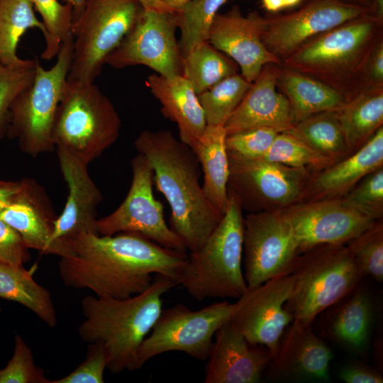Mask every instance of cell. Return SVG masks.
Listing matches in <instances>:
<instances>
[{
  "mask_svg": "<svg viewBox=\"0 0 383 383\" xmlns=\"http://www.w3.org/2000/svg\"><path fill=\"white\" fill-rule=\"evenodd\" d=\"M235 307V302L218 301L195 311L182 304L162 309L150 334L139 347L137 369L151 358L171 351L206 360L216 332L231 319Z\"/></svg>",
  "mask_w": 383,
  "mask_h": 383,
  "instance_id": "10",
  "label": "cell"
},
{
  "mask_svg": "<svg viewBox=\"0 0 383 383\" xmlns=\"http://www.w3.org/2000/svg\"><path fill=\"white\" fill-rule=\"evenodd\" d=\"M24 181L0 180V211L10 205L23 187Z\"/></svg>",
  "mask_w": 383,
  "mask_h": 383,
  "instance_id": "47",
  "label": "cell"
},
{
  "mask_svg": "<svg viewBox=\"0 0 383 383\" xmlns=\"http://www.w3.org/2000/svg\"><path fill=\"white\" fill-rule=\"evenodd\" d=\"M228 155V191L248 213L280 210L298 202L312 173L262 158Z\"/></svg>",
  "mask_w": 383,
  "mask_h": 383,
  "instance_id": "11",
  "label": "cell"
},
{
  "mask_svg": "<svg viewBox=\"0 0 383 383\" xmlns=\"http://www.w3.org/2000/svg\"><path fill=\"white\" fill-rule=\"evenodd\" d=\"M177 28V11L143 9L132 29L109 55L105 64L117 69L143 65L161 76L182 75Z\"/></svg>",
  "mask_w": 383,
  "mask_h": 383,
  "instance_id": "14",
  "label": "cell"
},
{
  "mask_svg": "<svg viewBox=\"0 0 383 383\" xmlns=\"http://www.w3.org/2000/svg\"><path fill=\"white\" fill-rule=\"evenodd\" d=\"M35 64L25 68H11L0 62V140L6 134L10 106L34 79Z\"/></svg>",
  "mask_w": 383,
  "mask_h": 383,
  "instance_id": "41",
  "label": "cell"
},
{
  "mask_svg": "<svg viewBox=\"0 0 383 383\" xmlns=\"http://www.w3.org/2000/svg\"><path fill=\"white\" fill-rule=\"evenodd\" d=\"M142 9L137 0H84L73 12V52L67 79L94 82Z\"/></svg>",
  "mask_w": 383,
  "mask_h": 383,
  "instance_id": "9",
  "label": "cell"
},
{
  "mask_svg": "<svg viewBox=\"0 0 383 383\" xmlns=\"http://www.w3.org/2000/svg\"><path fill=\"white\" fill-rule=\"evenodd\" d=\"M235 73L237 64L209 41L199 44L182 58V75L197 94Z\"/></svg>",
  "mask_w": 383,
  "mask_h": 383,
  "instance_id": "32",
  "label": "cell"
},
{
  "mask_svg": "<svg viewBox=\"0 0 383 383\" xmlns=\"http://www.w3.org/2000/svg\"><path fill=\"white\" fill-rule=\"evenodd\" d=\"M120 116L94 82L67 79L56 110L52 139L88 165L118 139Z\"/></svg>",
  "mask_w": 383,
  "mask_h": 383,
  "instance_id": "7",
  "label": "cell"
},
{
  "mask_svg": "<svg viewBox=\"0 0 383 383\" xmlns=\"http://www.w3.org/2000/svg\"><path fill=\"white\" fill-rule=\"evenodd\" d=\"M35 268L0 262V298L21 304L53 328L57 319L51 294L34 280Z\"/></svg>",
  "mask_w": 383,
  "mask_h": 383,
  "instance_id": "30",
  "label": "cell"
},
{
  "mask_svg": "<svg viewBox=\"0 0 383 383\" xmlns=\"http://www.w3.org/2000/svg\"><path fill=\"white\" fill-rule=\"evenodd\" d=\"M287 167L312 172L328 167L335 162L288 132L279 133L262 158Z\"/></svg>",
  "mask_w": 383,
  "mask_h": 383,
  "instance_id": "36",
  "label": "cell"
},
{
  "mask_svg": "<svg viewBox=\"0 0 383 383\" xmlns=\"http://www.w3.org/2000/svg\"><path fill=\"white\" fill-rule=\"evenodd\" d=\"M266 21L255 11L243 16L235 6L216 15L209 33V42L233 60L240 74L251 83L265 65L281 64L263 43Z\"/></svg>",
  "mask_w": 383,
  "mask_h": 383,
  "instance_id": "18",
  "label": "cell"
},
{
  "mask_svg": "<svg viewBox=\"0 0 383 383\" xmlns=\"http://www.w3.org/2000/svg\"><path fill=\"white\" fill-rule=\"evenodd\" d=\"M220 222L197 250L190 252L179 284L198 301L238 299L248 290L242 267L243 215L236 197L228 191Z\"/></svg>",
  "mask_w": 383,
  "mask_h": 383,
  "instance_id": "5",
  "label": "cell"
},
{
  "mask_svg": "<svg viewBox=\"0 0 383 383\" xmlns=\"http://www.w3.org/2000/svg\"><path fill=\"white\" fill-rule=\"evenodd\" d=\"M302 0H283L284 9L295 6L300 4Z\"/></svg>",
  "mask_w": 383,
  "mask_h": 383,
  "instance_id": "54",
  "label": "cell"
},
{
  "mask_svg": "<svg viewBox=\"0 0 383 383\" xmlns=\"http://www.w3.org/2000/svg\"><path fill=\"white\" fill-rule=\"evenodd\" d=\"M228 0H189L177 12L178 42L182 58L194 47L209 41L210 30L220 8Z\"/></svg>",
  "mask_w": 383,
  "mask_h": 383,
  "instance_id": "34",
  "label": "cell"
},
{
  "mask_svg": "<svg viewBox=\"0 0 383 383\" xmlns=\"http://www.w3.org/2000/svg\"><path fill=\"white\" fill-rule=\"evenodd\" d=\"M328 317L326 332L334 340L356 352L363 351L368 343L373 303L367 290L358 285Z\"/></svg>",
  "mask_w": 383,
  "mask_h": 383,
  "instance_id": "28",
  "label": "cell"
},
{
  "mask_svg": "<svg viewBox=\"0 0 383 383\" xmlns=\"http://www.w3.org/2000/svg\"><path fill=\"white\" fill-rule=\"evenodd\" d=\"M74 38L62 42L57 61L49 70L35 60L32 83L12 102L6 135L17 141L20 149L33 157L52 151V128L56 110L70 70Z\"/></svg>",
  "mask_w": 383,
  "mask_h": 383,
  "instance_id": "8",
  "label": "cell"
},
{
  "mask_svg": "<svg viewBox=\"0 0 383 383\" xmlns=\"http://www.w3.org/2000/svg\"><path fill=\"white\" fill-rule=\"evenodd\" d=\"M279 65L268 64L262 67L224 124L227 135L256 128L282 133L293 127L294 120L289 101L277 90Z\"/></svg>",
  "mask_w": 383,
  "mask_h": 383,
  "instance_id": "21",
  "label": "cell"
},
{
  "mask_svg": "<svg viewBox=\"0 0 383 383\" xmlns=\"http://www.w3.org/2000/svg\"><path fill=\"white\" fill-rule=\"evenodd\" d=\"M23 181L21 191L0 211V218L20 233L29 249L60 257L69 256L68 247L52 242L57 217L43 188L33 179Z\"/></svg>",
  "mask_w": 383,
  "mask_h": 383,
  "instance_id": "22",
  "label": "cell"
},
{
  "mask_svg": "<svg viewBox=\"0 0 383 383\" xmlns=\"http://www.w3.org/2000/svg\"><path fill=\"white\" fill-rule=\"evenodd\" d=\"M42 18L45 30V48L41 58L57 57L62 42L71 34L73 7L58 0H29Z\"/></svg>",
  "mask_w": 383,
  "mask_h": 383,
  "instance_id": "37",
  "label": "cell"
},
{
  "mask_svg": "<svg viewBox=\"0 0 383 383\" xmlns=\"http://www.w3.org/2000/svg\"><path fill=\"white\" fill-rule=\"evenodd\" d=\"M173 11H179L189 0H159Z\"/></svg>",
  "mask_w": 383,
  "mask_h": 383,
  "instance_id": "51",
  "label": "cell"
},
{
  "mask_svg": "<svg viewBox=\"0 0 383 383\" xmlns=\"http://www.w3.org/2000/svg\"><path fill=\"white\" fill-rule=\"evenodd\" d=\"M382 38L383 22L367 13L310 40L281 64L327 84L347 102L362 91L364 63Z\"/></svg>",
  "mask_w": 383,
  "mask_h": 383,
  "instance_id": "4",
  "label": "cell"
},
{
  "mask_svg": "<svg viewBox=\"0 0 383 383\" xmlns=\"http://www.w3.org/2000/svg\"><path fill=\"white\" fill-rule=\"evenodd\" d=\"M291 274L293 288L285 307L292 322L304 326L348 296L363 277L346 244L321 245L301 252Z\"/></svg>",
  "mask_w": 383,
  "mask_h": 383,
  "instance_id": "6",
  "label": "cell"
},
{
  "mask_svg": "<svg viewBox=\"0 0 383 383\" xmlns=\"http://www.w3.org/2000/svg\"><path fill=\"white\" fill-rule=\"evenodd\" d=\"M37 28L44 37L46 30L38 19L29 0H0V62L11 68L34 66L35 60L21 59L17 46L21 36L29 28Z\"/></svg>",
  "mask_w": 383,
  "mask_h": 383,
  "instance_id": "31",
  "label": "cell"
},
{
  "mask_svg": "<svg viewBox=\"0 0 383 383\" xmlns=\"http://www.w3.org/2000/svg\"><path fill=\"white\" fill-rule=\"evenodd\" d=\"M55 147L69 194L62 213L55 221L52 242L68 247L63 239L80 233L99 234L96 209L103 196L89 174L88 164L68 150Z\"/></svg>",
  "mask_w": 383,
  "mask_h": 383,
  "instance_id": "19",
  "label": "cell"
},
{
  "mask_svg": "<svg viewBox=\"0 0 383 383\" xmlns=\"http://www.w3.org/2000/svg\"><path fill=\"white\" fill-rule=\"evenodd\" d=\"M262 5L270 12H277L284 9L283 0H261Z\"/></svg>",
  "mask_w": 383,
  "mask_h": 383,
  "instance_id": "49",
  "label": "cell"
},
{
  "mask_svg": "<svg viewBox=\"0 0 383 383\" xmlns=\"http://www.w3.org/2000/svg\"><path fill=\"white\" fill-rule=\"evenodd\" d=\"M363 89L383 87V38L373 48L361 72Z\"/></svg>",
  "mask_w": 383,
  "mask_h": 383,
  "instance_id": "45",
  "label": "cell"
},
{
  "mask_svg": "<svg viewBox=\"0 0 383 383\" xmlns=\"http://www.w3.org/2000/svg\"><path fill=\"white\" fill-rule=\"evenodd\" d=\"M134 146L150 162L153 182L170 204V228L187 250H197L222 217L204 193L195 153L169 130L143 131Z\"/></svg>",
  "mask_w": 383,
  "mask_h": 383,
  "instance_id": "2",
  "label": "cell"
},
{
  "mask_svg": "<svg viewBox=\"0 0 383 383\" xmlns=\"http://www.w3.org/2000/svg\"><path fill=\"white\" fill-rule=\"evenodd\" d=\"M278 133L270 128H256L227 135V152L243 158H262Z\"/></svg>",
  "mask_w": 383,
  "mask_h": 383,
  "instance_id": "42",
  "label": "cell"
},
{
  "mask_svg": "<svg viewBox=\"0 0 383 383\" xmlns=\"http://www.w3.org/2000/svg\"><path fill=\"white\" fill-rule=\"evenodd\" d=\"M241 74H232L198 94L207 125L223 126L251 85Z\"/></svg>",
  "mask_w": 383,
  "mask_h": 383,
  "instance_id": "35",
  "label": "cell"
},
{
  "mask_svg": "<svg viewBox=\"0 0 383 383\" xmlns=\"http://www.w3.org/2000/svg\"><path fill=\"white\" fill-rule=\"evenodd\" d=\"M177 284L156 274L146 290L128 298L86 296L82 300L80 338L103 346L111 373L138 370V350L162 309V296Z\"/></svg>",
  "mask_w": 383,
  "mask_h": 383,
  "instance_id": "3",
  "label": "cell"
},
{
  "mask_svg": "<svg viewBox=\"0 0 383 383\" xmlns=\"http://www.w3.org/2000/svg\"><path fill=\"white\" fill-rule=\"evenodd\" d=\"M346 206L374 219L383 216V166L365 176L340 198Z\"/></svg>",
  "mask_w": 383,
  "mask_h": 383,
  "instance_id": "39",
  "label": "cell"
},
{
  "mask_svg": "<svg viewBox=\"0 0 383 383\" xmlns=\"http://www.w3.org/2000/svg\"><path fill=\"white\" fill-rule=\"evenodd\" d=\"M70 255L61 257L64 284L87 289L96 296L125 299L146 290L152 274L178 284L188 255L164 248L136 232L110 235L80 233L63 239Z\"/></svg>",
  "mask_w": 383,
  "mask_h": 383,
  "instance_id": "1",
  "label": "cell"
},
{
  "mask_svg": "<svg viewBox=\"0 0 383 383\" xmlns=\"http://www.w3.org/2000/svg\"><path fill=\"white\" fill-rule=\"evenodd\" d=\"M277 87L287 99L294 123L312 115L336 111L346 100L327 84L282 64Z\"/></svg>",
  "mask_w": 383,
  "mask_h": 383,
  "instance_id": "27",
  "label": "cell"
},
{
  "mask_svg": "<svg viewBox=\"0 0 383 383\" xmlns=\"http://www.w3.org/2000/svg\"><path fill=\"white\" fill-rule=\"evenodd\" d=\"M65 3L70 4L73 7V12L78 11L82 6L84 0H63Z\"/></svg>",
  "mask_w": 383,
  "mask_h": 383,
  "instance_id": "53",
  "label": "cell"
},
{
  "mask_svg": "<svg viewBox=\"0 0 383 383\" xmlns=\"http://www.w3.org/2000/svg\"><path fill=\"white\" fill-rule=\"evenodd\" d=\"M223 126L206 125L199 141L192 149L204 174L202 189L214 210L223 217L228 204L229 160Z\"/></svg>",
  "mask_w": 383,
  "mask_h": 383,
  "instance_id": "26",
  "label": "cell"
},
{
  "mask_svg": "<svg viewBox=\"0 0 383 383\" xmlns=\"http://www.w3.org/2000/svg\"><path fill=\"white\" fill-rule=\"evenodd\" d=\"M346 245L363 275L383 279V221H375Z\"/></svg>",
  "mask_w": 383,
  "mask_h": 383,
  "instance_id": "38",
  "label": "cell"
},
{
  "mask_svg": "<svg viewBox=\"0 0 383 383\" xmlns=\"http://www.w3.org/2000/svg\"><path fill=\"white\" fill-rule=\"evenodd\" d=\"M382 166L383 126L357 151L326 168L312 172L298 202L340 199L365 176Z\"/></svg>",
  "mask_w": 383,
  "mask_h": 383,
  "instance_id": "23",
  "label": "cell"
},
{
  "mask_svg": "<svg viewBox=\"0 0 383 383\" xmlns=\"http://www.w3.org/2000/svg\"><path fill=\"white\" fill-rule=\"evenodd\" d=\"M299 254L292 226L279 210L248 213L243 218V273L248 289L291 274Z\"/></svg>",
  "mask_w": 383,
  "mask_h": 383,
  "instance_id": "13",
  "label": "cell"
},
{
  "mask_svg": "<svg viewBox=\"0 0 383 383\" xmlns=\"http://www.w3.org/2000/svg\"><path fill=\"white\" fill-rule=\"evenodd\" d=\"M340 1L354 4L368 9L370 11L371 0H339Z\"/></svg>",
  "mask_w": 383,
  "mask_h": 383,
  "instance_id": "52",
  "label": "cell"
},
{
  "mask_svg": "<svg viewBox=\"0 0 383 383\" xmlns=\"http://www.w3.org/2000/svg\"><path fill=\"white\" fill-rule=\"evenodd\" d=\"M335 111L350 155L383 126V87L363 89Z\"/></svg>",
  "mask_w": 383,
  "mask_h": 383,
  "instance_id": "29",
  "label": "cell"
},
{
  "mask_svg": "<svg viewBox=\"0 0 383 383\" xmlns=\"http://www.w3.org/2000/svg\"><path fill=\"white\" fill-rule=\"evenodd\" d=\"M271 360L265 348L250 344L228 320L215 333L204 382L257 383Z\"/></svg>",
  "mask_w": 383,
  "mask_h": 383,
  "instance_id": "20",
  "label": "cell"
},
{
  "mask_svg": "<svg viewBox=\"0 0 383 383\" xmlns=\"http://www.w3.org/2000/svg\"><path fill=\"white\" fill-rule=\"evenodd\" d=\"M332 359L331 350L311 326L292 322L267 368L277 379L327 380Z\"/></svg>",
  "mask_w": 383,
  "mask_h": 383,
  "instance_id": "24",
  "label": "cell"
},
{
  "mask_svg": "<svg viewBox=\"0 0 383 383\" xmlns=\"http://www.w3.org/2000/svg\"><path fill=\"white\" fill-rule=\"evenodd\" d=\"M132 181L121 204L97 221L99 235L121 232L139 233L171 250H187L181 238L167 224L164 207L152 192L153 170L148 160L138 153L131 162Z\"/></svg>",
  "mask_w": 383,
  "mask_h": 383,
  "instance_id": "12",
  "label": "cell"
},
{
  "mask_svg": "<svg viewBox=\"0 0 383 383\" xmlns=\"http://www.w3.org/2000/svg\"><path fill=\"white\" fill-rule=\"evenodd\" d=\"M294 284L292 274L272 278L251 289L237 299L230 319L232 324L252 345L265 348L276 355L293 316L285 304Z\"/></svg>",
  "mask_w": 383,
  "mask_h": 383,
  "instance_id": "15",
  "label": "cell"
},
{
  "mask_svg": "<svg viewBox=\"0 0 383 383\" xmlns=\"http://www.w3.org/2000/svg\"><path fill=\"white\" fill-rule=\"evenodd\" d=\"M143 9L173 11L159 0H137Z\"/></svg>",
  "mask_w": 383,
  "mask_h": 383,
  "instance_id": "48",
  "label": "cell"
},
{
  "mask_svg": "<svg viewBox=\"0 0 383 383\" xmlns=\"http://www.w3.org/2000/svg\"><path fill=\"white\" fill-rule=\"evenodd\" d=\"M338 376L346 383H382V375L377 370L359 362H350L343 367Z\"/></svg>",
  "mask_w": 383,
  "mask_h": 383,
  "instance_id": "46",
  "label": "cell"
},
{
  "mask_svg": "<svg viewBox=\"0 0 383 383\" xmlns=\"http://www.w3.org/2000/svg\"><path fill=\"white\" fill-rule=\"evenodd\" d=\"M1 306H0V311H1Z\"/></svg>",
  "mask_w": 383,
  "mask_h": 383,
  "instance_id": "55",
  "label": "cell"
},
{
  "mask_svg": "<svg viewBox=\"0 0 383 383\" xmlns=\"http://www.w3.org/2000/svg\"><path fill=\"white\" fill-rule=\"evenodd\" d=\"M370 14L383 22V0H371Z\"/></svg>",
  "mask_w": 383,
  "mask_h": 383,
  "instance_id": "50",
  "label": "cell"
},
{
  "mask_svg": "<svg viewBox=\"0 0 383 383\" xmlns=\"http://www.w3.org/2000/svg\"><path fill=\"white\" fill-rule=\"evenodd\" d=\"M145 84L161 104L164 116L177 124L179 139L192 149L207 124L190 82L181 74L167 77L154 73L148 77Z\"/></svg>",
  "mask_w": 383,
  "mask_h": 383,
  "instance_id": "25",
  "label": "cell"
},
{
  "mask_svg": "<svg viewBox=\"0 0 383 383\" xmlns=\"http://www.w3.org/2000/svg\"><path fill=\"white\" fill-rule=\"evenodd\" d=\"M108 357L102 345L89 343L84 361L67 376L50 383H103Z\"/></svg>",
  "mask_w": 383,
  "mask_h": 383,
  "instance_id": "43",
  "label": "cell"
},
{
  "mask_svg": "<svg viewBox=\"0 0 383 383\" xmlns=\"http://www.w3.org/2000/svg\"><path fill=\"white\" fill-rule=\"evenodd\" d=\"M0 383H50L23 338L14 336L13 353L5 367L0 369Z\"/></svg>",
  "mask_w": 383,
  "mask_h": 383,
  "instance_id": "40",
  "label": "cell"
},
{
  "mask_svg": "<svg viewBox=\"0 0 383 383\" xmlns=\"http://www.w3.org/2000/svg\"><path fill=\"white\" fill-rule=\"evenodd\" d=\"M20 233L0 218V262L23 266L30 259Z\"/></svg>",
  "mask_w": 383,
  "mask_h": 383,
  "instance_id": "44",
  "label": "cell"
},
{
  "mask_svg": "<svg viewBox=\"0 0 383 383\" xmlns=\"http://www.w3.org/2000/svg\"><path fill=\"white\" fill-rule=\"evenodd\" d=\"M287 132L335 162L350 155L335 111L309 116Z\"/></svg>",
  "mask_w": 383,
  "mask_h": 383,
  "instance_id": "33",
  "label": "cell"
},
{
  "mask_svg": "<svg viewBox=\"0 0 383 383\" xmlns=\"http://www.w3.org/2000/svg\"><path fill=\"white\" fill-rule=\"evenodd\" d=\"M289 222L299 252L325 244H346L375 221L340 199L298 202L279 210Z\"/></svg>",
  "mask_w": 383,
  "mask_h": 383,
  "instance_id": "17",
  "label": "cell"
},
{
  "mask_svg": "<svg viewBox=\"0 0 383 383\" xmlns=\"http://www.w3.org/2000/svg\"><path fill=\"white\" fill-rule=\"evenodd\" d=\"M367 13L365 7L339 0H311L293 13L267 18L263 43L282 63L310 40Z\"/></svg>",
  "mask_w": 383,
  "mask_h": 383,
  "instance_id": "16",
  "label": "cell"
}]
</instances>
